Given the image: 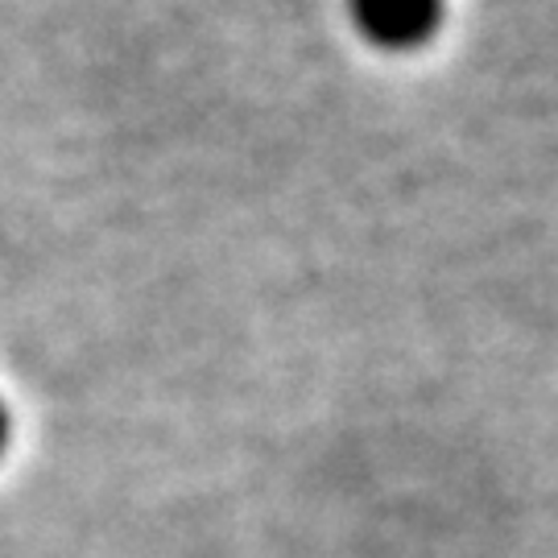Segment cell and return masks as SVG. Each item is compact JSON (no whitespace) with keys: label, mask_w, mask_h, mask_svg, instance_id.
Returning <instances> with one entry per match:
<instances>
[{"label":"cell","mask_w":558,"mask_h":558,"mask_svg":"<svg viewBox=\"0 0 558 558\" xmlns=\"http://www.w3.org/2000/svg\"><path fill=\"white\" fill-rule=\"evenodd\" d=\"M9 439H13V414H9V405L0 398V456L9 451Z\"/></svg>","instance_id":"2"},{"label":"cell","mask_w":558,"mask_h":558,"mask_svg":"<svg viewBox=\"0 0 558 558\" xmlns=\"http://www.w3.org/2000/svg\"><path fill=\"white\" fill-rule=\"evenodd\" d=\"M343 21L380 59H418L447 34L451 0H343Z\"/></svg>","instance_id":"1"}]
</instances>
